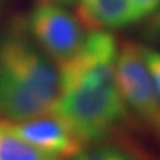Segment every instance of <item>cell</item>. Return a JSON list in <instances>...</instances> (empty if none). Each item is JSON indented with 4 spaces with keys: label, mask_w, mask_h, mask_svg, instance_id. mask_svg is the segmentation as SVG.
Returning a JSON list of instances; mask_svg holds the SVG:
<instances>
[{
    "label": "cell",
    "mask_w": 160,
    "mask_h": 160,
    "mask_svg": "<svg viewBox=\"0 0 160 160\" xmlns=\"http://www.w3.org/2000/svg\"><path fill=\"white\" fill-rule=\"evenodd\" d=\"M60 95L59 71L28 31L15 20L0 36V113L23 122L51 113Z\"/></svg>",
    "instance_id": "obj_1"
},
{
    "label": "cell",
    "mask_w": 160,
    "mask_h": 160,
    "mask_svg": "<svg viewBox=\"0 0 160 160\" xmlns=\"http://www.w3.org/2000/svg\"><path fill=\"white\" fill-rule=\"evenodd\" d=\"M86 144L112 136L129 122L128 107L116 84L73 83L60 86L53 111Z\"/></svg>",
    "instance_id": "obj_2"
},
{
    "label": "cell",
    "mask_w": 160,
    "mask_h": 160,
    "mask_svg": "<svg viewBox=\"0 0 160 160\" xmlns=\"http://www.w3.org/2000/svg\"><path fill=\"white\" fill-rule=\"evenodd\" d=\"M27 27L36 44L56 67L73 58L86 39L79 18L49 0H42L32 9Z\"/></svg>",
    "instance_id": "obj_3"
},
{
    "label": "cell",
    "mask_w": 160,
    "mask_h": 160,
    "mask_svg": "<svg viewBox=\"0 0 160 160\" xmlns=\"http://www.w3.org/2000/svg\"><path fill=\"white\" fill-rule=\"evenodd\" d=\"M115 82L128 108L148 126H160V103L142 55V46L124 42L115 63Z\"/></svg>",
    "instance_id": "obj_4"
},
{
    "label": "cell",
    "mask_w": 160,
    "mask_h": 160,
    "mask_svg": "<svg viewBox=\"0 0 160 160\" xmlns=\"http://www.w3.org/2000/svg\"><path fill=\"white\" fill-rule=\"evenodd\" d=\"M8 123L13 133L20 139L60 160L75 159L87 146L66 120L55 112Z\"/></svg>",
    "instance_id": "obj_5"
},
{
    "label": "cell",
    "mask_w": 160,
    "mask_h": 160,
    "mask_svg": "<svg viewBox=\"0 0 160 160\" xmlns=\"http://www.w3.org/2000/svg\"><path fill=\"white\" fill-rule=\"evenodd\" d=\"M78 18L88 31L123 28L135 22L131 0H79Z\"/></svg>",
    "instance_id": "obj_6"
},
{
    "label": "cell",
    "mask_w": 160,
    "mask_h": 160,
    "mask_svg": "<svg viewBox=\"0 0 160 160\" xmlns=\"http://www.w3.org/2000/svg\"><path fill=\"white\" fill-rule=\"evenodd\" d=\"M0 160H60L15 135L8 120H0Z\"/></svg>",
    "instance_id": "obj_7"
},
{
    "label": "cell",
    "mask_w": 160,
    "mask_h": 160,
    "mask_svg": "<svg viewBox=\"0 0 160 160\" xmlns=\"http://www.w3.org/2000/svg\"><path fill=\"white\" fill-rule=\"evenodd\" d=\"M142 55L160 103V52L153 48L142 46Z\"/></svg>",
    "instance_id": "obj_8"
},
{
    "label": "cell",
    "mask_w": 160,
    "mask_h": 160,
    "mask_svg": "<svg viewBox=\"0 0 160 160\" xmlns=\"http://www.w3.org/2000/svg\"><path fill=\"white\" fill-rule=\"evenodd\" d=\"M75 160H135L132 155L115 148H98L93 151H82Z\"/></svg>",
    "instance_id": "obj_9"
},
{
    "label": "cell",
    "mask_w": 160,
    "mask_h": 160,
    "mask_svg": "<svg viewBox=\"0 0 160 160\" xmlns=\"http://www.w3.org/2000/svg\"><path fill=\"white\" fill-rule=\"evenodd\" d=\"M135 22L149 16L160 8V0H131Z\"/></svg>",
    "instance_id": "obj_10"
},
{
    "label": "cell",
    "mask_w": 160,
    "mask_h": 160,
    "mask_svg": "<svg viewBox=\"0 0 160 160\" xmlns=\"http://www.w3.org/2000/svg\"><path fill=\"white\" fill-rule=\"evenodd\" d=\"M148 35L152 40L160 43V11L153 15L151 22L148 24Z\"/></svg>",
    "instance_id": "obj_11"
},
{
    "label": "cell",
    "mask_w": 160,
    "mask_h": 160,
    "mask_svg": "<svg viewBox=\"0 0 160 160\" xmlns=\"http://www.w3.org/2000/svg\"><path fill=\"white\" fill-rule=\"evenodd\" d=\"M58 2L63 3V4H71V3H73V2H75V0H58Z\"/></svg>",
    "instance_id": "obj_12"
},
{
    "label": "cell",
    "mask_w": 160,
    "mask_h": 160,
    "mask_svg": "<svg viewBox=\"0 0 160 160\" xmlns=\"http://www.w3.org/2000/svg\"><path fill=\"white\" fill-rule=\"evenodd\" d=\"M0 6H2V0H0Z\"/></svg>",
    "instance_id": "obj_13"
}]
</instances>
